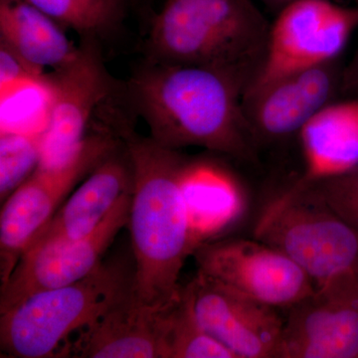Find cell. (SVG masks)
Listing matches in <instances>:
<instances>
[{
  "mask_svg": "<svg viewBox=\"0 0 358 358\" xmlns=\"http://www.w3.org/2000/svg\"><path fill=\"white\" fill-rule=\"evenodd\" d=\"M159 358H235L199 324L182 294L162 310Z\"/></svg>",
  "mask_w": 358,
  "mask_h": 358,
  "instance_id": "d6986e66",
  "label": "cell"
},
{
  "mask_svg": "<svg viewBox=\"0 0 358 358\" xmlns=\"http://www.w3.org/2000/svg\"><path fill=\"white\" fill-rule=\"evenodd\" d=\"M134 289V272L103 262L74 284L34 294L0 313V345L6 357H65L72 339Z\"/></svg>",
  "mask_w": 358,
  "mask_h": 358,
  "instance_id": "277c9868",
  "label": "cell"
},
{
  "mask_svg": "<svg viewBox=\"0 0 358 358\" xmlns=\"http://www.w3.org/2000/svg\"><path fill=\"white\" fill-rule=\"evenodd\" d=\"M270 27L253 0H166L148 47L157 62L225 71L247 90L263 64Z\"/></svg>",
  "mask_w": 358,
  "mask_h": 358,
  "instance_id": "3957f363",
  "label": "cell"
},
{
  "mask_svg": "<svg viewBox=\"0 0 358 358\" xmlns=\"http://www.w3.org/2000/svg\"><path fill=\"white\" fill-rule=\"evenodd\" d=\"M117 148L112 136L94 134L55 166H38L2 205L0 278L6 282L32 240L83 179Z\"/></svg>",
  "mask_w": 358,
  "mask_h": 358,
  "instance_id": "52a82bcc",
  "label": "cell"
},
{
  "mask_svg": "<svg viewBox=\"0 0 358 358\" xmlns=\"http://www.w3.org/2000/svg\"><path fill=\"white\" fill-rule=\"evenodd\" d=\"M155 143L169 150L203 148L252 160L256 143L245 115L246 85L225 71L154 61L131 83Z\"/></svg>",
  "mask_w": 358,
  "mask_h": 358,
  "instance_id": "6da1fadb",
  "label": "cell"
},
{
  "mask_svg": "<svg viewBox=\"0 0 358 358\" xmlns=\"http://www.w3.org/2000/svg\"><path fill=\"white\" fill-rule=\"evenodd\" d=\"M164 308L143 303L133 289L72 339L65 357L159 358V322Z\"/></svg>",
  "mask_w": 358,
  "mask_h": 358,
  "instance_id": "5bb4252c",
  "label": "cell"
},
{
  "mask_svg": "<svg viewBox=\"0 0 358 358\" xmlns=\"http://www.w3.org/2000/svg\"><path fill=\"white\" fill-rule=\"evenodd\" d=\"M300 181L358 233V166L334 176Z\"/></svg>",
  "mask_w": 358,
  "mask_h": 358,
  "instance_id": "603a6c76",
  "label": "cell"
},
{
  "mask_svg": "<svg viewBox=\"0 0 358 358\" xmlns=\"http://www.w3.org/2000/svg\"><path fill=\"white\" fill-rule=\"evenodd\" d=\"M357 28L358 3L296 0L282 7L271 25L263 64L243 101L289 74L338 60Z\"/></svg>",
  "mask_w": 358,
  "mask_h": 358,
  "instance_id": "8992f818",
  "label": "cell"
},
{
  "mask_svg": "<svg viewBox=\"0 0 358 358\" xmlns=\"http://www.w3.org/2000/svg\"><path fill=\"white\" fill-rule=\"evenodd\" d=\"M131 190L133 171L128 152L122 159L115 150L68 196L29 246L88 236L107 217L117 200Z\"/></svg>",
  "mask_w": 358,
  "mask_h": 358,
  "instance_id": "9a60e30c",
  "label": "cell"
},
{
  "mask_svg": "<svg viewBox=\"0 0 358 358\" xmlns=\"http://www.w3.org/2000/svg\"><path fill=\"white\" fill-rule=\"evenodd\" d=\"M260 1L268 4V6L278 7V8L282 9V7L288 6V4L296 1V0H260ZM352 1H355L358 3V0H352Z\"/></svg>",
  "mask_w": 358,
  "mask_h": 358,
  "instance_id": "484cf974",
  "label": "cell"
},
{
  "mask_svg": "<svg viewBox=\"0 0 358 358\" xmlns=\"http://www.w3.org/2000/svg\"><path fill=\"white\" fill-rule=\"evenodd\" d=\"M181 190L193 234L200 245L228 225L241 210L236 183L210 164L186 162Z\"/></svg>",
  "mask_w": 358,
  "mask_h": 358,
  "instance_id": "ac0fdd59",
  "label": "cell"
},
{
  "mask_svg": "<svg viewBox=\"0 0 358 358\" xmlns=\"http://www.w3.org/2000/svg\"><path fill=\"white\" fill-rule=\"evenodd\" d=\"M0 37L20 57L44 73L69 64L80 52L57 21L26 0H0Z\"/></svg>",
  "mask_w": 358,
  "mask_h": 358,
  "instance_id": "e0dca14e",
  "label": "cell"
},
{
  "mask_svg": "<svg viewBox=\"0 0 358 358\" xmlns=\"http://www.w3.org/2000/svg\"><path fill=\"white\" fill-rule=\"evenodd\" d=\"M182 294L202 329L235 358H279L284 322L277 308L197 272Z\"/></svg>",
  "mask_w": 358,
  "mask_h": 358,
  "instance_id": "30bf717a",
  "label": "cell"
},
{
  "mask_svg": "<svg viewBox=\"0 0 358 358\" xmlns=\"http://www.w3.org/2000/svg\"><path fill=\"white\" fill-rule=\"evenodd\" d=\"M124 136L133 171L128 227L134 293L147 305L164 308L180 296L181 270L200 246L181 190L186 162L152 138Z\"/></svg>",
  "mask_w": 358,
  "mask_h": 358,
  "instance_id": "7a4b0ae2",
  "label": "cell"
},
{
  "mask_svg": "<svg viewBox=\"0 0 358 358\" xmlns=\"http://www.w3.org/2000/svg\"><path fill=\"white\" fill-rule=\"evenodd\" d=\"M341 84L343 73L334 60L289 74L244 100L256 145L300 134L313 115L333 103Z\"/></svg>",
  "mask_w": 358,
  "mask_h": 358,
  "instance_id": "4fadbf2b",
  "label": "cell"
},
{
  "mask_svg": "<svg viewBox=\"0 0 358 358\" xmlns=\"http://www.w3.org/2000/svg\"><path fill=\"white\" fill-rule=\"evenodd\" d=\"M199 272L231 291L268 307L291 308L315 286L294 261L260 240L227 239L195 250Z\"/></svg>",
  "mask_w": 358,
  "mask_h": 358,
  "instance_id": "ba28073f",
  "label": "cell"
},
{
  "mask_svg": "<svg viewBox=\"0 0 358 358\" xmlns=\"http://www.w3.org/2000/svg\"><path fill=\"white\" fill-rule=\"evenodd\" d=\"M59 24L87 38L102 37L121 24L126 0H26Z\"/></svg>",
  "mask_w": 358,
  "mask_h": 358,
  "instance_id": "ffe728a7",
  "label": "cell"
},
{
  "mask_svg": "<svg viewBox=\"0 0 358 358\" xmlns=\"http://www.w3.org/2000/svg\"><path fill=\"white\" fill-rule=\"evenodd\" d=\"M43 134L0 133V199L15 192L38 167Z\"/></svg>",
  "mask_w": 358,
  "mask_h": 358,
  "instance_id": "44dd1931",
  "label": "cell"
},
{
  "mask_svg": "<svg viewBox=\"0 0 358 358\" xmlns=\"http://www.w3.org/2000/svg\"><path fill=\"white\" fill-rule=\"evenodd\" d=\"M307 164L303 180L326 178L358 166V96L331 103L300 131Z\"/></svg>",
  "mask_w": 358,
  "mask_h": 358,
  "instance_id": "2e32d148",
  "label": "cell"
},
{
  "mask_svg": "<svg viewBox=\"0 0 358 358\" xmlns=\"http://www.w3.org/2000/svg\"><path fill=\"white\" fill-rule=\"evenodd\" d=\"M51 91L46 77L1 100V131L43 134L49 121Z\"/></svg>",
  "mask_w": 358,
  "mask_h": 358,
  "instance_id": "7402d4cb",
  "label": "cell"
},
{
  "mask_svg": "<svg viewBox=\"0 0 358 358\" xmlns=\"http://www.w3.org/2000/svg\"><path fill=\"white\" fill-rule=\"evenodd\" d=\"M255 237L288 255L315 288L358 277V233L301 181L268 205Z\"/></svg>",
  "mask_w": 358,
  "mask_h": 358,
  "instance_id": "5b68a950",
  "label": "cell"
},
{
  "mask_svg": "<svg viewBox=\"0 0 358 358\" xmlns=\"http://www.w3.org/2000/svg\"><path fill=\"white\" fill-rule=\"evenodd\" d=\"M343 84L357 90L358 93V51L348 73L343 74Z\"/></svg>",
  "mask_w": 358,
  "mask_h": 358,
  "instance_id": "d4e9b609",
  "label": "cell"
},
{
  "mask_svg": "<svg viewBox=\"0 0 358 358\" xmlns=\"http://www.w3.org/2000/svg\"><path fill=\"white\" fill-rule=\"evenodd\" d=\"M46 81L52 100L38 166L60 164L81 147L92 117L110 90L109 77L92 45L80 49L69 64L46 73Z\"/></svg>",
  "mask_w": 358,
  "mask_h": 358,
  "instance_id": "7c38bea8",
  "label": "cell"
},
{
  "mask_svg": "<svg viewBox=\"0 0 358 358\" xmlns=\"http://www.w3.org/2000/svg\"><path fill=\"white\" fill-rule=\"evenodd\" d=\"M133 192V190H131ZM131 192L117 200L88 236L53 240L25 250L0 292V313L34 294L74 284L91 274L122 228L128 227Z\"/></svg>",
  "mask_w": 358,
  "mask_h": 358,
  "instance_id": "9c48e42d",
  "label": "cell"
},
{
  "mask_svg": "<svg viewBox=\"0 0 358 358\" xmlns=\"http://www.w3.org/2000/svg\"><path fill=\"white\" fill-rule=\"evenodd\" d=\"M45 77L46 73L30 65L0 42V100L26 87L41 83Z\"/></svg>",
  "mask_w": 358,
  "mask_h": 358,
  "instance_id": "cb8c5ba5",
  "label": "cell"
},
{
  "mask_svg": "<svg viewBox=\"0 0 358 358\" xmlns=\"http://www.w3.org/2000/svg\"><path fill=\"white\" fill-rule=\"evenodd\" d=\"M279 358H358V277L315 288L289 308Z\"/></svg>",
  "mask_w": 358,
  "mask_h": 358,
  "instance_id": "8fae6325",
  "label": "cell"
}]
</instances>
